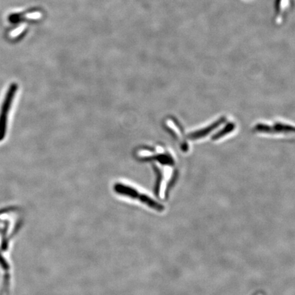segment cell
Returning <instances> with one entry per match:
<instances>
[{
	"mask_svg": "<svg viewBox=\"0 0 295 295\" xmlns=\"http://www.w3.org/2000/svg\"><path fill=\"white\" fill-rule=\"evenodd\" d=\"M16 90H17V85H11L2 106L1 112H0V140L5 138L6 132H7L8 116H9L10 108L15 97Z\"/></svg>",
	"mask_w": 295,
	"mask_h": 295,
	"instance_id": "7a4b0ae2",
	"label": "cell"
},
{
	"mask_svg": "<svg viewBox=\"0 0 295 295\" xmlns=\"http://www.w3.org/2000/svg\"><path fill=\"white\" fill-rule=\"evenodd\" d=\"M114 191L120 196L135 201L152 211H156V212H162L164 211V205L154 200L147 193L142 192L139 189L131 185L123 184L121 183H116L114 186Z\"/></svg>",
	"mask_w": 295,
	"mask_h": 295,
	"instance_id": "6da1fadb",
	"label": "cell"
},
{
	"mask_svg": "<svg viewBox=\"0 0 295 295\" xmlns=\"http://www.w3.org/2000/svg\"><path fill=\"white\" fill-rule=\"evenodd\" d=\"M293 5V0H277L276 12L278 21L284 18Z\"/></svg>",
	"mask_w": 295,
	"mask_h": 295,
	"instance_id": "277c9868",
	"label": "cell"
},
{
	"mask_svg": "<svg viewBox=\"0 0 295 295\" xmlns=\"http://www.w3.org/2000/svg\"><path fill=\"white\" fill-rule=\"evenodd\" d=\"M253 295H265V294H264L263 292L260 291V292H256L255 294H254Z\"/></svg>",
	"mask_w": 295,
	"mask_h": 295,
	"instance_id": "5b68a950",
	"label": "cell"
},
{
	"mask_svg": "<svg viewBox=\"0 0 295 295\" xmlns=\"http://www.w3.org/2000/svg\"><path fill=\"white\" fill-rule=\"evenodd\" d=\"M255 131L260 133H290L294 132V127L284 123H276L274 125H263L260 124L256 126Z\"/></svg>",
	"mask_w": 295,
	"mask_h": 295,
	"instance_id": "3957f363",
	"label": "cell"
}]
</instances>
